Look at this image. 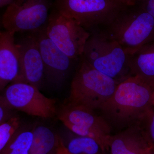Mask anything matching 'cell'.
I'll use <instances>...</instances> for the list:
<instances>
[{
  "label": "cell",
  "mask_w": 154,
  "mask_h": 154,
  "mask_svg": "<svg viewBox=\"0 0 154 154\" xmlns=\"http://www.w3.org/2000/svg\"><path fill=\"white\" fill-rule=\"evenodd\" d=\"M153 89L139 78L131 75L121 82L100 108L105 118L127 127L139 124L153 108Z\"/></svg>",
  "instance_id": "cell-1"
},
{
  "label": "cell",
  "mask_w": 154,
  "mask_h": 154,
  "mask_svg": "<svg viewBox=\"0 0 154 154\" xmlns=\"http://www.w3.org/2000/svg\"><path fill=\"white\" fill-rule=\"evenodd\" d=\"M82 57L91 66L119 83L131 75L129 56L109 33L91 35Z\"/></svg>",
  "instance_id": "cell-2"
},
{
  "label": "cell",
  "mask_w": 154,
  "mask_h": 154,
  "mask_svg": "<svg viewBox=\"0 0 154 154\" xmlns=\"http://www.w3.org/2000/svg\"><path fill=\"white\" fill-rule=\"evenodd\" d=\"M119 84L82 60L72 81L70 93L65 103L94 111L100 109Z\"/></svg>",
  "instance_id": "cell-3"
},
{
  "label": "cell",
  "mask_w": 154,
  "mask_h": 154,
  "mask_svg": "<svg viewBox=\"0 0 154 154\" xmlns=\"http://www.w3.org/2000/svg\"><path fill=\"white\" fill-rule=\"evenodd\" d=\"M110 25L109 34L128 56L154 40V18L141 8L124 15L120 13Z\"/></svg>",
  "instance_id": "cell-4"
},
{
  "label": "cell",
  "mask_w": 154,
  "mask_h": 154,
  "mask_svg": "<svg viewBox=\"0 0 154 154\" xmlns=\"http://www.w3.org/2000/svg\"><path fill=\"white\" fill-rule=\"evenodd\" d=\"M55 9L74 19L87 30L110 24L126 8L112 0H55Z\"/></svg>",
  "instance_id": "cell-5"
},
{
  "label": "cell",
  "mask_w": 154,
  "mask_h": 154,
  "mask_svg": "<svg viewBox=\"0 0 154 154\" xmlns=\"http://www.w3.org/2000/svg\"><path fill=\"white\" fill-rule=\"evenodd\" d=\"M49 11L48 0H15L7 7L2 24L5 30L15 34L35 33L45 27Z\"/></svg>",
  "instance_id": "cell-6"
},
{
  "label": "cell",
  "mask_w": 154,
  "mask_h": 154,
  "mask_svg": "<svg viewBox=\"0 0 154 154\" xmlns=\"http://www.w3.org/2000/svg\"><path fill=\"white\" fill-rule=\"evenodd\" d=\"M45 30L51 41L72 60L82 57L91 36L77 21L55 9L50 13Z\"/></svg>",
  "instance_id": "cell-7"
},
{
  "label": "cell",
  "mask_w": 154,
  "mask_h": 154,
  "mask_svg": "<svg viewBox=\"0 0 154 154\" xmlns=\"http://www.w3.org/2000/svg\"><path fill=\"white\" fill-rule=\"evenodd\" d=\"M2 95L13 110L43 118H51L57 114L56 102L48 98L36 86L23 82H14L8 85Z\"/></svg>",
  "instance_id": "cell-8"
},
{
  "label": "cell",
  "mask_w": 154,
  "mask_h": 154,
  "mask_svg": "<svg viewBox=\"0 0 154 154\" xmlns=\"http://www.w3.org/2000/svg\"><path fill=\"white\" fill-rule=\"evenodd\" d=\"M57 114L59 119L75 134L92 138L102 147L107 146L111 136L110 127L94 110L65 103Z\"/></svg>",
  "instance_id": "cell-9"
},
{
  "label": "cell",
  "mask_w": 154,
  "mask_h": 154,
  "mask_svg": "<svg viewBox=\"0 0 154 154\" xmlns=\"http://www.w3.org/2000/svg\"><path fill=\"white\" fill-rule=\"evenodd\" d=\"M45 69V76L55 85H61L68 74L71 59L48 37L45 27L35 32Z\"/></svg>",
  "instance_id": "cell-10"
},
{
  "label": "cell",
  "mask_w": 154,
  "mask_h": 154,
  "mask_svg": "<svg viewBox=\"0 0 154 154\" xmlns=\"http://www.w3.org/2000/svg\"><path fill=\"white\" fill-rule=\"evenodd\" d=\"M32 33L17 43L20 54V74L16 82L28 83L39 88L45 76L44 64L36 33Z\"/></svg>",
  "instance_id": "cell-11"
},
{
  "label": "cell",
  "mask_w": 154,
  "mask_h": 154,
  "mask_svg": "<svg viewBox=\"0 0 154 154\" xmlns=\"http://www.w3.org/2000/svg\"><path fill=\"white\" fill-rule=\"evenodd\" d=\"M20 54L15 34L0 31V92L20 77Z\"/></svg>",
  "instance_id": "cell-12"
},
{
  "label": "cell",
  "mask_w": 154,
  "mask_h": 154,
  "mask_svg": "<svg viewBox=\"0 0 154 154\" xmlns=\"http://www.w3.org/2000/svg\"><path fill=\"white\" fill-rule=\"evenodd\" d=\"M108 148L111 154H146L154 147L147 137L141 122L111 135Z\"/></svg>",
  "instance_id": "cell-13"
},
{
  "label": "cell",
  "mask_w": 154,
  "mask_h": 154,
  "mask_svg": "<svg viewBox=\"0 0 154 154\" xmlns=\"http://www.w3.org/2000/svg\"><path fill=\"white\" fill-rule=\"evenodd\" d=\"M131 75L136 76L154 87V40L129 55Z\"/></svg>",
  "instance_id": "cell-14"
},
{
  "label": "cell",
  "mask_w": 154,
  "mask_h": 154,
  "mask_svg": "<svg viewBox=\"0 0 154 154\" xmlns=\"http://www.w3.org/2000/svg\"><path fill=\"white\" fill-rule=\"evenodd\" d=\"M60 137L44 125L33 129V140L29 154H51L56 151Z\"/></svg>",
  "instance_id": "cell-15"
},
{
  "label": "cell",
  "mask_w": 154,
  "mask_h": 154,
  "mask_svg": "<svg viewBox=\"0 0 154 154\" xmlns=\"http://www.w3.org/2000/svg\"><path fill=\"white\" fill-rule=\"evenodd\" d=\"M33 140V129L22 126L0 154H29Z\"/></svg>",
  "instance_id": "cell-16"
},
{
  "label": "cell",
  "mask_w": 154,
  "mask_h": 154,
  "mask_svg": "<svg viewBox=\"0 0 154 154\" xmlns=\"http://www.w3.org/2000/svg\"><path fill=\"white\" fill-rule=\"evenodd\" d=\"M65 146L71 154H104L105 152L100 144L94 139L77 135Z\"/></svg>",
  "instance_id": "cell-17"
},
{
  "label": "cell",
  "mask_w": 154,
  "mask_h": 154,
  "mask_svg": "<svg viewBox=\"0 0 154 154\" xmlns=\"http://www.w3.org/2000/svg\"><path fill=\"white\" fill-rule=\"evenodd\" d=\"M21 127L20 118L14 114L0 125V154Z\"/></svg>",
  "instance_id": "cell-18"
},
{
  "label": "cell",
  "mask_w": 154,
  "mask_h": 154,
  "mask_svg": "<svg viewBox=\"0 0 154 154\" xmlns=\"http://www.w3.org/2000/svg\"><path fill=\"white\" fill-rule=\"evenodd\" d=\"M142 124L147 137L154 147V107L146 116Z\"/></svg>",
  "instance_id": "cell-19"
},
{
  "label": "cell",
  "mask_w": 154,
  "mask_h": 154,
  "mask_svg": "<svg viewBox=\"0 0 154 154\" xmlns=\"http://www.w3.org/2000/svg\"><path fill=\"white\" fill-rule=\"evenodd\" d=\"M13 110L6 104L2 95H0V125L14 115Z\"/></svg>",
  "instance_id": "cell-20"
},
{
  "label": "cell",
  "mask_w": 154,
  "mask_h": 154,
  "mask_svg": "<svg viewBox=\"0 0 154 154\" xmlns=\"http://www.w3.org/2000/svg\"><path fill=\"white\" fill-rule=\"evenodd\" d=\"M141 2V8L154 18V0H139Z\"/></svg>",
  "instance_id": "cell-21"
},
{
  "label": "cell",
  "mask_w": 154,
  "mask_h": 154,
  "mask_svg": "<svg viewBox=\"0 0 154 154\" xmlns=\"http://www.w3.org/2000/svg\"><path fill=\"white\" fill-rule=\"evenodd\" d=\"M113 2L117 3L119 5L123 6L124 8L129 6H134L139 0H112Z\"/></svg>",
  "instance_id": "cell-22"
},
{
  "label": "cell",
  "mask_w": 154,
  "mask_h": 154,
  "mask_svg": "<svg viewBox=\"0 0 154 154\" xmlns=\"http://www.w3.org/2000/svg\"><path fill=\"white\" fill-rule=\"evenodd\" d=\"M56 154H71L67 150L64 143L60 137L58 144L56 150Z\"/></svg>",
  "instance_id": "cell-23"
},
{
  "label": "cell",
  "mask_w": 154,
  "mask_h": 154,
  "mask_svg": "<svg viewBox=\"0 0 154 154\" xmlns=\"http://www.w3.org/2000/svg\"><path fill=\"white\" fill-rule=\"evenodd\" d=\"M15 0H0V8L8 7Z\"/></svg>",
  "instance_id": "cell-24"
},
{
  "label": "cell",
  "mask_w": 154,
  "mask_h": 154,
  "mask_svg": "<svg viewBox=\"0 0 154 154\" xmlns=\"http://www.w3.org/2000/svg\"><path fill=\"white\" fill-rule=\"evenodd\" d=\"M152 103L153 107H154V87L153 89L152 92Z\"/></svg>",
  "instance_id": "cell-25"
},
{
  "label": "cell",
  "mask_w": 154,
  "mask_h": 154,
  "mask_svg": "<svg viewBox=\"0 0 154 154\" xmlns=\"http://www.w3.org/2000/svg\"><path fill=\"white\" fill-rule=\"evenodd\" d=\"M146 154H154V148L152 149L151 150Z\"/></svg>",
  "instance_id": "cell-26"
}]
</instances>
